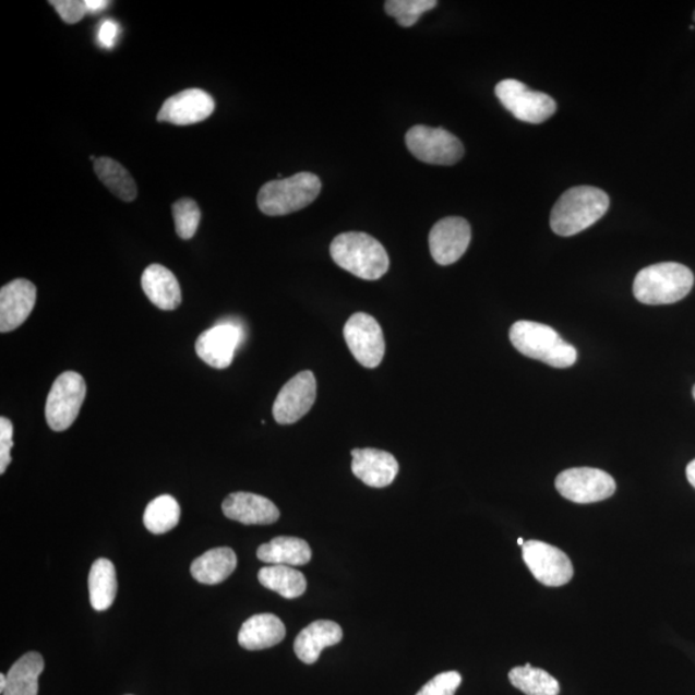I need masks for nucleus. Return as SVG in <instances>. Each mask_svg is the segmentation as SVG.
Wrapping results in <instances>:
<instances>
[{
    "label": "nucleus",
    "mask_w": 695,
    "mask_h": 695,
    "mask_svg": "<svg viewBox=\"0 0 695 695\" xmlns=\"http://www.w3.org/2000/svg\"><path fill=\"white\" fill-rule=\"evenodd\" d=\"M609 207V196L603 190L591 185L565 191L551 211L550 226L564 238L575 236L597 224L604 217Z\"/></svg>",
    "instance_id": "f257e3e1"
},
{
    "label": "nucleus",
    "mask_w": 695,
    "mask_h": 695,
    "mask_svg": "<svg viewBox=\"0 0 695 695\" xmlns=\"http://www.w3.org/2000/svg\"><path fill=\"white\" fill-rule=\"evenodd\" d=\"M329 254L340 268L368 281L382 278L390 269V256L385 248L368 233L346 232L336 236Z\"/></svg>",
    "instance_id": "f03ea898"
},
{
    "label": "nucleus",
    "mask_w": 695,
    "mask_h": 695,
    "mask_svg": "<svg viewBox=\"0 0 695 695\" xmlns=\"http://www.w3.org/2000/svg\"><path fill=\"white\" fill-rule=\"evenodd\" d=\"M508 335L518 352L551 368L567 369L577 362V349L548 325L534 321H518L512 326Z\"/></svg>",
    "instance_id": "7ed1b4c3"
},
{
    "label": "nucleus",
    "mask_w": 695,
    "mask_h": 695,
    "mask_svg": "<svg viewBox=\"0 0 695 695\" xmlns=\"http://www.w3.org/2000/svg\"><path fill=\"white\" fill-rule=\"evenodd\" d=\"M693 285V272L684 264L657 263L636 275L634 296L643 304H673L684 299Z\"/></svg>",
    "instance_id": "20e7f679"
},
{
    "label": "nucleus",
    "mask_w": 695,
    "mask_h": 695,
    "mask_svg": "<svg viewBox=\"0 0 695 695\" xmlns=\"http://www.w3.org/2000/svg\"><path fill=\"white\" fill-rule=\"evenodd\" d=\"M321 188L320 178L308 171L275 179L264 184L257 193V206L263 214L281 217L311 205L320 195Z\"/></svg>",
    "instance_id": "39448f33"
},
{
    "label": "nucleus",
    "mask_w": 695,
    "mask_h": 695,
    "mask_svg": "<svg viewBox=\"0 0 695 695\" xmlns=\"http://www.w3.org/2000/svg\"><path fill=\"white\" fill-rule=\"evenodd\" d=\"M87 396V384L74 371L63 372L55 380L46 404V419L53 432H64L77 418Z\"/></svg>",
    "instance_id": "423d86ee"
},
{
    "label": "nucleus",
    "mask_w": 695,
    "mask_h": 695,
    "mask_svg": "<svg viewBox=\"0 0 695 695\" xmlns=\"http://www.w3.org/2000/svg\"><path fill=\"white\" fill-rule=\"evenodd\" d=\"M499 101L515 118L529 124H541L556 112L554 98L542 92L529 89L515 79H506L494 88Z\"/></svg>",
    "instance_id": "0eeeda50"
},
{
    "label": "nucleus",
    "mask_w": 695,
    "mask_h": 695,
    "mask_svg": "<svg viewBox=\"0 0 695 695\" xmlns=\"http://www.w3.org/2000/svg\"><path fill=\"white\" fill-rule=\"evenodd\" d=\"M406 145L417 159L427 164L454 165L464 156L462 141L442 128L415 125L406 133Z\"/></svg>",
    "instance_id": "6e6552de"
},
{
    "label": "nucleus",
    "mask_w": 695,
    "mask_h": 695,
    "mask_svg": "<svg viewBox=\"0 0 695 695\" xmlns=\"http://www.w3.org/2000/svg\"><path fill=\"white\" fill-rule=\"evenodd\" d=\"M555 487L564 499L576 504H592L613 496L615 482L608 472L594 468H573L558 476Z\"/></svg>",
    "instance_id": "1a4fd4ad"
},
{
    "label": "nucleus",
    "mask_w": 695,
    "mask_h": 695,
    "mask_svg": "<svg viewBox=\"0 0 695 695\" xmlns=\"http://www.w3.org/2000/svg\"><path fill=\"white\" fill-rule=\"evenodd\" d=\"M350 354L363 368L375 369L385 355V340L379 322L368 313H355L344 326Z\"/></svg>",
    "instance_id": "9d476101"
},
{
    "label": "nucleus",
    "mask_w": 695,
    "mask_h": 695,
    "mask_svg": "<svg viewBox=\"0 0 695 695\" xmlns=\"http://www.w3.org/2000/svg\"><path fill=\"white\" fill-rule=\"evenodd\" d=\"M523 561L537 582L549 587L567 585L573 577V565L561 549L542 541H526L522 547Z\"/></svg>",
    "instance_id": "9b49d317"
},
{
    "label": "nucleus",
    "mask_w": 695,
    "mask_h": 695,
    "mask_svg": "<svg viewBox=\"0 0 695 695\" xmlns=\"http://www.w3.org/2000/svg\"><path fill=\"white\" fill-rule=\"evenodd\" d=\"M316 397V376L312 371L299 372L279 391L272 414L278 424H293L311 411Z\"/></svg>",
    "instance_id": "f8f14e48"
},
{
    "label": "nucleus",
    "mask_w": 695,
    "mask_h": 695,
    "mask_svg": "<svg viewBox=\"0 0 695 695\" xmlns=\"http://www.w3.org/2000/svg\"><path fill=\"white\" fill-rule=\"evenodd\" d=\"M243 341V329L233 322H221L200 334L195 349L211 368L224 370L231 367L236 350Z\"/></svg>",
    "instance_id": "ddd939ff"
},
{
    "label": "nucleus",
    "mask_w": 695,
    "mask_h": 695,
    "mask_svg": "<svg viewBox=\"0 0 695 695\" xmlns=\"http://www.w3.org/2000/svg\"><path fill=\"white\" fill-rule=\"evenodd\" d=\"M471 241V228L467 219L447 217L436 221L429 233V249L441 266L456 263L467 252Z\"/></svg>",
    "instance_id": "4468645a"
},
{
    "label": "nucleus",
    "mask_w": 695,
    "mask_h": 695,
    "mask_svg": "<svg viewBox=\"0 0 695 695\" xmlns=\"http://www.w3.org/2000/svg\"><path fill=\"white\" fill-rule=\"evenodd\" d=\"M215 104L209 93L202 89H185L164 103L157 120L175 125H191L211 117Z\"/></svg>",
    "instance_id": "2eb2a0df"
},
{
    "label": "nucleus",
    "mask_w": 695,
    "mask_h": 695,
    "mask_svg": "<svg viewBox=\"0 0 695 695\" xmlns=\"http://www.w3.org/2000/svg\"><path fill=\"white\" fill-rule=\"evenodd\" d=\"M37 303V288L28 279L19 278L0 290V332L11 333L31 316Z\"/></svg>",
    "instance_id": "dca6fc26"
},
{
    "label": "nucleus",
    "mask_w": 695,
    "mask_h": 695,
    "mask_svg": "<svg viewBox=\"0 0 695 695\" xmlns=\"http://www.w3.org/2000/svg\"><path fill=\"white\" fill-rule=\"evenodd\" d=\"M228 519L245 526L274 525L279 518L278 507L271 500L250 492L229 494L221 504Z\"/></svg>",
    "instance_id": "f3484780"
},
{
    "label": "nucleus",
    "mask_w": 695,
    "mask_h": 695,
    "mask_svg": "<svg viewBox=\"0 0 695 695\" xmlns=\"http://www.w3.org/2000/svg\"><path fill=\"white\" fill-rule=\"evenodd\" d=\"M352 471L364 484L374 489H384L398 476L399 464L390 453L375 448H356L352 451Z\"/></svg>",
    "instance_id": "a211bd4d"
},
{
    "label": "nucleus",
    "mask_w": 695,
    "mask_h": 695,
    "mask_svg": "<svg viewBox=\"0 0 695 695\" xmlns=\"http://www.w3.org/2000/svg\"><path fill=\"white\" fill-rule=\"evenodd\" d=\"M142 289L154 305L175 311L182 303V290L173 272L161 264H152L142 275Z\"/></svg>",
    "instance_id": "6ab92c4d"
},
{
    "label": "nucleus",
    "mask_w": 695,
    "mask_h": 695,
    "mask_svg": "<svg viewBox=\"0 0 695 695\" xmlns=\"http://www.w3.org/2000/svg\"><path fill=\"white\" fill-rule=\"evenodd\" d=\"M343 639V630L333 621H316L308 625L297 636L293 650L300 661L312 664L319 661L321 651L333 647Z\"/></svg>",
    "instance_id": "aec40b11"
},
{
    "label": "nucleus",
    "mask_w": 695,
    "mask_h": 695,
    "mask_svg": "<svg viewBox=\"0 0 695 695\" xmlns=\"http://www.w3.org/2000/svg\"><path fill=\"white\" fill-rule=\"evenodd\" d=\"M284 622L275 614H255L243 622L239 633V644L243 649L263 650L285 639Z\"/></svg>",
    "instance_id": "412c9836"
},
{
    "label": "nucleus",
    "mask_w": 695,
    "mask_h": 695,
    "mask_svg": "<svg viewBox=\"0 0 695 695\" xmlns=\"http://www.w3.org/2000/svg\"><path fill=\"white\" fill-rule=\"evenodd\" d=\"M236 565L238 558L232 549H212L193 561L191 575L200 584L218 585L232 575Z\"/></svg>",
    "instance_id": "4be33fe9"
},
{
    "label": "nucleus",
    "mask_w": 695,
    "mask_h": 695,
    "mask_svg": "<svg viewBox=\"0 0 695 695\" xmlns=\"http://www.w3.org/2000/svg\"><path fill=\"white\" fill-rule=\"evenodd\" d=\"M256 556L263 563L274 565H305L311 562L312 550L310 544L297 537L279 536L276 539L261 544Z\"/></svg>",
    "instance_id": "5701e85b"
},
{
    "label": "nucleus",
    "mask_w": 695,
    "mask_h": 695,
    "mask_svg": "<svg viewBox=\"0 0 695 695\" xmlns=\"http://www.w3.org/2000/svg\"><path fill=\"white\" fill-rule=\"evenodd\" d=\"M45 670V659L37 651L21 657L7 673L3 695H38V680Z\"/></svg>",
    "instance_id": "b1692460"
},
{
    "label": "nucleus",
    "mask_w": 695,
    "mask_h": 695,
    "mask_svg": "<svg viewBox=\"0 0 695 695\" xmlns=\"http://www.w3.org/2000/svg\"><path fill=\"white\" fill-rule=\"evenodd\" d=\"M89 599L93 609L104 612L109 609L118 592L117 571L109 559H98L93 563L89 579Z\"/></svg>",
    "instance_id": "393cba45"
},
{
    "label": "nucleus",
    "mask_w": 695,
    "mask_h": 695,
    "mask_svg": "<svg viewBox=\"0 0 695 695\" xmlns=\"http://www.w3.org/2000/svg\"><path fill=\"white\" fill-rule=\"evenodd\" d=\"M257 579L266 589L281 595L285 599H297L307 590L303 573L289 565H268L257 573Z\"/></svg>",
    "instance_id": "a878e982"
},
{
    "label": "nucleus",
    "mask_w": 695,
    "mask_h": 695,
    "mask_svg": "<svg viewBox=\"0 0 695 695\" xmlns=\"http://www.w3.org/2000/svg\"><path fill=\"white\" fill-rule=\"evenodd\" d=\"M95 173L115 196L125 203L134 202L137 197V184L129 171L110 157H98L95 161Z\"/></svg>",
    "instance_id": "bb28decb"
},
{
    "label": "nucleus",
    "mask_w": 695,
    "mask_h": 695,
    "mask_svg": "<svg viewBox=\"0 0 695 695\" xmlns=\"http://www.w3.org/2000/svg\"><path fill=\"white\" fill-rule=\"evenodd\" d=\"M181 519V506L170 494H161L146 507L143 514V523L149 532L164 535L176 528Z\"/></svg>",
    "instance_id": "cd10ccee"
},
{
    "label": "nucleus",
    "mask_w": 695,
    "mask_h": 695,
    "mask_svg": "<svg viewBox=\"0 0 695 695\" xmlns=\"http://www.w3.org/2000/svg\"><path fill=\"white\" fill-rule=\"evenodd\" d=\"M508 680L527 695H558L561 692L558 680L549 672L532 668L527 663L508 672Z\"/></svg>",
    "instance_id": "c85d7f7f"
},
{
    "label": "nucleus",
    "mask_w": 695,
    "mask_h": 695,
    "mask_svg": "<svg viewBox=\"0 0 695 695\" xmlns=\"http://www.w3.org/2000/svg\"><path fill=\"white\" fill-rule=\"evenodd\" d=\"M436 4L439 2L435 0H388L384 9L400 26L411 27L418 23L422 13L435 9Z\"/></svg>",
    "instance_id": "c756f323"
},
{
    "label": "nucleus",
    "mask_w": 695,
    "mask_h": 695,
    "mask_svg": "<svg viewBox=\"0 0 695 695\" xmlns=\"http://www.w3.org/2000/svg\"><path fill=\"white\" fill-rule=\"evenodd\" d=\"M171 211H173L177 235L182 240H191L197 231L200 220H202V211H200L195 200H178Z\"/></svg>",
    "instance_id": "7c9ffc66"
},
{
    "label": "nucleus",
    "mask_w": 695,
    "mask_h": 695,
    "mask_svg": "<svg viewBox=\"0 0 695 695\" xmlns=\"http://www.w3.org/2000/svg\"><path fill=\"white\" fill-rule=\"evenodd\" d=\"M463 678L456 671L442 672L421 687L417 695H455Z\"/></svg>",
    "instance_id": "2f4dec72"
},
{
    "label": "nucleus",
    "mask_w": 695,
    "mask_h": 695,
    "mask_svg": "<svg viewBox=\"0 0 695 695\" xmlns=\"http://www.w3.org/2000/svg\"><path fill=\"white\" fill-rule=\"evenodd\" d=\"M59 12L64 23L74 25L88 13L87 4L83 0H52L49 2Z\"/></svg>",
    "instance_id": "473e14b6"
},
{
    "label": "nucleus",
    "mask_w": 695,
    "mask_h": 695,
    "mask_svg": "<svg viewBox=\"0 0 695 695\" xmlns=\"http://www.w3.org/2000/svg\"><path fill=\"white\" fill-rule=\"evenodd\" d=\"M13 426L7 418H0V475H4L12 462Z\"/></svg>",
    "instance_id": "72a5a7b5"
},
{
    "label": "nucleus",
    "mask_w": 695,
    "mask_h": 695,
    "mask_svg": "<svg viewBox=\"0 0 695 695\" xmlns=\"http://www.w3.org/2000/svg\"><path fill=\"white\" fill-rule=\"evenodd\" d=\"M120 26L112 20H105L97 34V40L103 48L111 49L117 45Z\"/></svg>",
    "instance_id": "f704fd0d"
},
{
    "label": "nucleus",
    "mask_w": 695,
    "mask_h": 695,
    "mask_svg": "<svg viewBox=\"0 0 695 695\" xmlns=\"http://www.w3.org/2000/svg\"><path fill=\"white\" fill-rule=\"evenodd\" d=\"M85 4H87L88 13L96 14L107 9L110 2L107 0H85Z\"/></svg>",
    "instance_id": "c9c22d12"
},
{
    "label": "nucleus",
    "mask_w": 695,
    "mask_h": 695,
    "mask_svg": "<svg viewBox=\"0 0 695 695\" xmlns=\"http://www.w3.org/2000/svg\"><path fill=\"white\" fill-rule=\"evenodd\" d=\"M686 478H687V481H690V483L695 489V460H693L690 465H687Z\"/></svg>",
    "instance_id": "e433bc0d"
},
{
    "label": "nucleus",
    "mask_w": 695,
    "mask_h": 695,
    "mask_svg": "<svg viewBox=\"0 0 695 695\" xmlns=\"http://www.w3.org/2000/svg\"><path fill=\"white\" fill-rule=\"evenodd\" d=\"M5 686H7V675H4V673H2V675H0V692L5 691Z\"/></svg>",
    "instance_id": "4c0bfd02"
},
{
    "label": "nucleus",
    "mask_w": 695,
    "mask_h": 695,
    "mask_svg": "<svg viewBox=\"0 0 695 695\" xmlns=\"http://www.w3.org/2000/svg\"><path fill=\"white\" fill-rule=\"evenodd\" d=\"M525 542H526L525 540H523V539H518V544H519V547H523V544H525Z\"/></svg>",
    "instance_id": "58836bf2"
},
{
    "label": "nucleus",
    "mask_w": 695,
    "mask_h": 695,
    "mask_svg": "<svg viewBox=\"0 0 695 695\" xmlns=\"http://www.w3.org/2000/svg\"><path fill=\"white\" fill-rule=\"evenodd\" d=\"M693 397L695 399V385H694V388H693Z\"/></svg>",
    "instance_id": "ea45409f"
},
{
    "label": "nucleus",
    "mask_w": 695,
    "mask_h": 695,
    "mask_svg": "<svg viewBox=\"0 0 695 695\" xmlns=\"http://www.w3.org/2000/svg\"><path fill=\"white\" fill-rule=\"evenodd\" d=\"M694 21H695V12H694V16H693Z\"/></svg>",
    "instance_id": "a19ab883"
}]
</instances>
